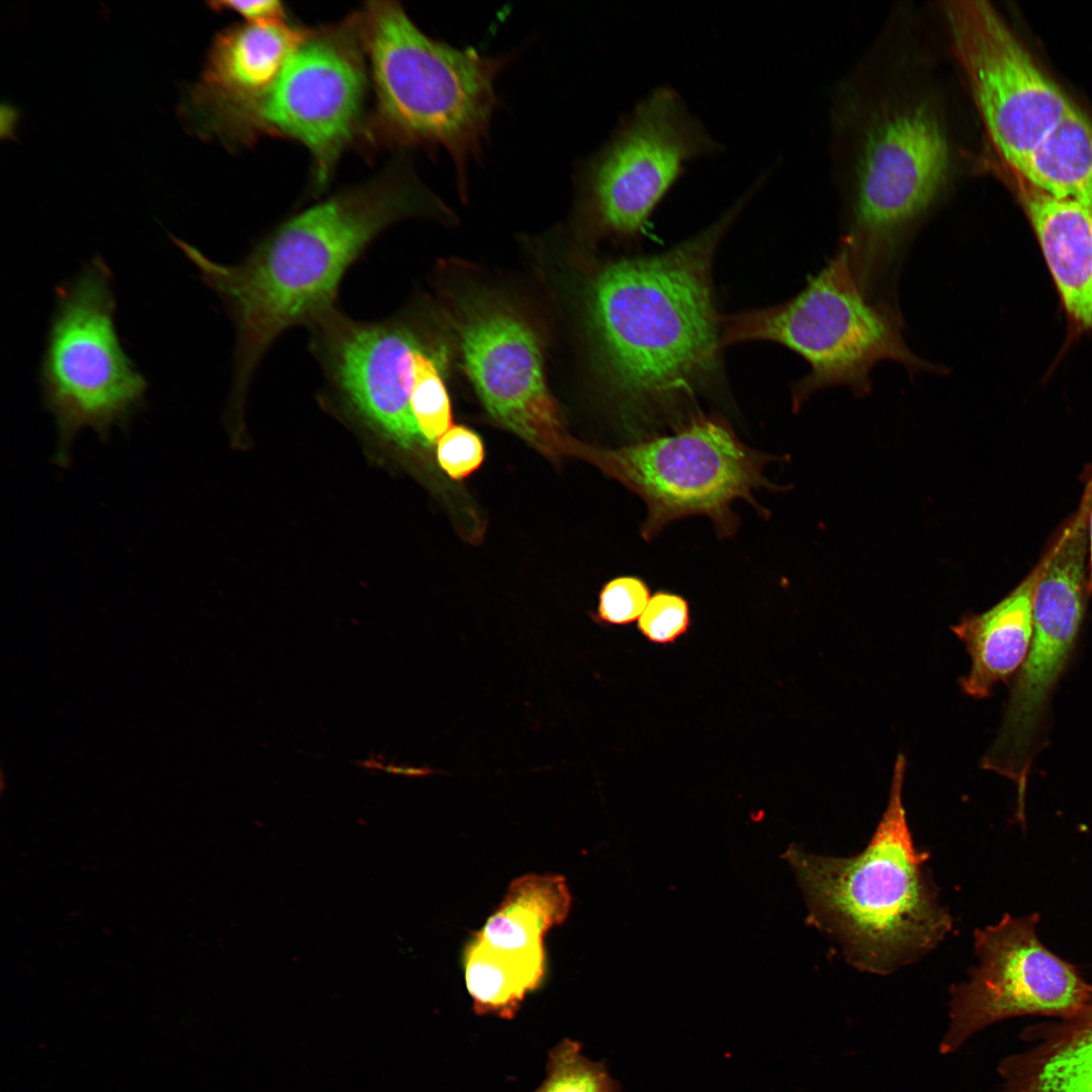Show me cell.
Returning a JSON list of instances; mask_svg holds the SVG:
<instances>
[{"label":"cell","instance_id":"12","mask_svg":"<svg viewBox=\"0 0 1092 1092\" xmlns=\"http://www.w3.org/2000/svg\"><path fill=\"white\" fill-rule=\"evenodd\" d=\"M940 10L987 133L1017 172L1073 104L989 2L945 1Z\"/></svg>","mask_w":1092,"mask_h":1092},{"label":"cell","instance_id":"23","mask_svg":"<svg viewBox=\"0 0 1092 1092\" xmlns=\"http://www.w3.org/2000/svg\"><path fill=\"white\" fill-rule=\"evenodd\" d=\"M411 407L427 445L435 443L452 424L450 398L439 364L421 347L414 359Z\"/></svg>","mask_w":1092,"mask_h":1092},{"label":"cell","instance_id":"19","mask_svg":"<svg viewBox=\"0 0 1092 1092\" xmlns=\"http://www.w3.org/2000/svg\"><path fill=\"white\" fill-rule=\"evenodd\" d=\"M570 907L571 895L562 876L525 875L511 883L475 936L503 950L543 947L545 933L566 919Z\"/></svg>","mask_w":1092,"mask_h":1092},{"label":"cell","instance_id":"29","mask_svg":"<svg viewBox=\"0 0 1092 1092\" xmlns=\"http://www.w3.org/2000/svg\"><path fill=\"white\" fill-rule=\"evenodd\" d=\"M362 765L364 767H367V768H373V769H379V770L381 769V770H384V771H387V772L398 774V775H406V776H419V775H424V774L428 772V770L424 769V768L423 769H420V768H405V767L403 768V767H398V766L386 765V764L380 763V761H378V760H376L374 758L366 759L365 761L362 762Z\"/></svg>","mask_w":1092,"mask_h":1092},{"label":"cell","instance_id":"18","mask_svg":"<svg viewBox=\"0 0 1092 1092\" xmlns=\"http://www.w3.org/2000/svg\"><path fill=\"white\" fill-rule=\"evenodd\" d=\"M1022 202L1063 306L1092 331V204L1025 188Z\"/></svg>","mask_w":1092,"mask_h":1092},{"label":"cell","instance_id":"20","mask_svg":"<svg viewBox=\"0 0 1092 1092\" xmlns=\"http://www.w3.org/2000/svg\"><path fill=\"white\" fill-rule=\"evenodd\" d=\"M463 967L475 1014L513 1019L526 995L542 984L544 946L503 950L474 936L464 950Z\"/></svg>","mask_w":1092,"mask_h":1092},{"label":"cell","instance_id":"6","mask_svg":"<svg viewBox=\"0 0 1092 1092\" xmlns=\"http://www.w3.org/2000/svg\"><path fill=\"white\" fill-rule=\"evenodd\" d=\"M902 330L893 300L867 294L838 248L793 298L724 317L722 344L769 341L803 357L810 370L793 386L797 411L813 393L832 386H847L857 396L868 394L874 367L886 360L902 364L911 375L944 374L943 366L910 350Z\"/></svg>","mask_w":1092,"mask_h":1092},{"label":"cell","instance_id":"9","mask_svg":"<svg viewBox=\"0 0 1092 1092\" xmlns=\"http://www.w3.org/2000/svg\"><path fill=\"white\" fill-rule=\"evenodd\" d=\"M722 148L673 88L657 87L581 166V204L599 231L641 237L689 165Z\"/></svg>","mask_w":1092,"mask_h":1092},{"label":"cell","instance_id":"17","mask_svg":"<svg viewBox=\"0 0 1092 1092\" xmlns=\"http://www.w3.org/2000/svg\"><path fill=\"white\" fill-rule=\"evenodd\" d=\"M1059 542L1060 532L1025 577L995 606L966 614L951 626L971 659L970 670L959 680L966 695L989 697L995 685L1022 665L1032 638L1034 594Z\"/></svg>","mask_w":1092,"mask_h":1092},{"label":"cell","instance_id":"21","mask_svg":"<svg viewBox=\"0 0 1092 1092\" xmlns=\"http://www.w3.org/2000/svg\"><path fill=\"white\" fill-rule=\"evenodd\" d=\"M1017 172L1046 195L1092 204V122L1073 105Z\"/></svg>","mask_w":1092,"mask_h":1092},{"label":"cell","instance_id":"8","mask_svg":"<svg viewBox=\"0 0 1092 1092\" xmlns=\"http://www.w3.org/2000/svg\"><path fill=\"white\" fill-rule=\"evenodd\" d=\"M115 310L112 273L100 256L57 289L39 373L58 429L57 464L70 462L81 430L107 438L145 403L148 383L120 344Z\"/></svg>","mask_w":1092,"mask_h":1092},{"label":"cell","instance_id":"7","mask_svg":"<svg viewBox=\"0 0 1092 1092\" xmlns=\"http://www.w3.org/2000/svg\"><path fill=\"white\" fill-rule=\"evenodd\" d=\"M583 456L643 500L640 535L647 542L670 523L697 515L709 518L720 538H729L739 527L734 502L744 499L767 518L754 492L786 489L764 474L778 457L745 445L714 415H692L670 434L641 437L618 449L585 448Z\"/></svg>","mask_w":1092,"mask_h":1092},{"label":"cell","instance_id":"5","mask_svg":"<svg viewBox=\"0 0 1092 1092\" xmlns=\"http://www.w3.org/2000/svg\"><path fill=\"white\" fill-rule=\"evenodd\" d=\"M359 23L380 118L390 135L400 144L445 150L464 191L468 166L488 138L496 78L511 57L434 39L396 2H371Z\"/></svg>","mask_w":1092,"mask_h":1092},{"label":"cell","instance_id":"28","mask_svg":"<svg viewBox=\"0 0 1092 1092\" xmlns=\"http://www.w3.org/2000/svg\"><path fill=\"white\" fill-rule=\"evenodd\" d=\"M1084 488L1088 491V494H1089V508H1088V518H1087L1088 551H1089V558H1088V569H1089L1088 589H1089V594L1091 596L1092 595V464L1085 471V487Z\"/></svg>","mask_w":1092,"mask_h":1092},{"label":"cell","instance_id":"10","mask_svg":"<svg viewBox=\"0 0 1092 1092\" xmlns=\"http://www.w3.org/2000/svg\"><path fill=\"white\" fill-rule=\"evenodd\" d=\"M1088 499L1060 529L1058 548L1033 600V632L996 738L981 765L1013 781L1017 815H1024L1027 778L1050 696L1079 633L1088 589Z\"/></svg>","mask_w":1092,"mask_h":1092},{"label":"cell","instance_id":"13","mask_svg":"<svg viewBox=\"0 0 1092 1092\" xmlns=\"http://www.w3.org/2000/svg\"><path fill=\"white\" fill-rule=\"evenodd\" d=\"M1038 914L1012 917L975 931L979 964L949 989V1023L939 1044L957 1052L975 1033L1011 1017L1040 1014L1062 1019L1092 1004V986L1050 951L1036 935Z\"/></svg>","mask_w":1092,"mask_h":1092},{"label":"cell","instance_id":"15","mask_svg":"<svg viewBox=\"0 0 1092 1092\" xmlns=\"http://www.w3.org/2000/svg\"><path fill=\"white\" fill-rule=\"evenodd\" d=\"M336 340L334 378L357 413L405 448L426 444L411 407L417 339L394 327L350 326Z\"/></svg>","mask_w":1092,"mask_h":1092},{"label":"cell","instance_id":"11","mask_svg":"<svg viewBox=\"0 0 1092 1092\" xmlns=\"http://www.w3.org/2000/svg\"><path fill=\"white\" fill-rule=\"evenodd\" d=\"M365 75L351 30L309 32L265 92L214 117L205 134L271 130L301 142L324 182L358 121Z\"/></svg>","mask_w":1092,"mask_h":1092},{"label":"cell","instance_id":"16","mask_svg":"<svg viewBox=\"0 0 1092 1092\" xmlns=\"http://www.w3.org/2000/svg\"><path fill=\"white\" fill-rule=\"evenodd\" d=\"M308 33L284 20L248 23L220 32L200 80L184 103L194 128L265 92Z\"/></svg>","mask_w":1092,"mask_h":1092},{"label":"cell","instance_id":"4","mask_svg":"<svg viewBox=\"0 0 1092 1092\" xmlns=\"http://www.w3.org/2000/svg\"><path fill=\"white\" fill-rule=\"evenodd\" d=\"M859 103L839 248L860 287L890 297L913 235L945 194L954 150L938 96L895 82Z\"/></svg>","mask_w":1092,"mask_h":1092},{"label":"cell","instance_id":"1","mask_svg":"<svg viewBox=\"0 0 1092 1092\" xmlns=\"http://www.w3.org/2000/svg\"><path fill=\"white\" fill-rule=\"evenodd\" d=\"M745 192L701 233L657 255L605 265L588 310L603 374L632 425L676 416L720 380L722 326L712 266L716 248L752 198Z\"/></svg>","mask_w":1092,"mask_h":1092},{"label":"cell","instance_id":"3","mask_svg":"<svg viewBox=\"0 0 1092 1092\" xmlns=\"http://www.w3.org/2000/svg\"><path fill=\"white\" fill-rule=\"evenodd\" d=\"M907 766L896 757L886 810L866 847L830 856L792 844L785 859L808 909V922L830 937L861 972L888 975L934 949L952 927L916 848L902 792Z\"/></svg>","mask_w":1092,"mask_h":1092},{"label":"cell","instance_id":"24","mask_svg":"<svg viewBox=\"0 0 1092 1092\" xmlns=\"http://www.w3.org/2000/svg\"><path fill=\"white\" fill-rule=\"evenodd\" d=\"M648 583L637 575H619L608 580L599 593V623L627 625L638 621L650 599Z\"/></svg>","mask_w":1092,"mask_h":1092},{"label":"cell","instance_id":"26","mask_svg":"<svg viewBox=\"0 0 1092 1092\" xmlns=\"http://www.w3.org/2000/svg\"><path fill=\"white\" fill-rule=\"evenodd\" d=\"M437 457L449 477L454 480L464 479L483 462L482 440L472 430L454 426L439 439Z\"/></svg>","mask_w":1092,"mask_h":1092},{"label":"cell","instance_id":"2","mask_svg":"<svg viewBox=\"0 0 1092 1092\" xmlns=\"http://www.w3.org/2000/svg\"><path fill=\"white\" fill-rule=\"evenodd\" d=\"M417 213L446 216L449 210L402 166L286 220L238 265L211 261L172 237L236 318V380H248L261 353L282 331L331 307L345 271L381 230Z\"/></svg>","mask_w":1092,"mask_h":1092},{"label":"cell","instance_id":"22","mask_svg":"<svg viewBox=\"0 0 1092 1092\" xmlns=\"http://www.w3.org/2000/svg\"><path fill=\"white\" fill-rule=\"evenodd\" d=\"M546 1077L534 1092H621L605 1062L581 1053V1044L563 1038L548 1053Z\"/></svg>","mask_w":1092,"mask_h":1092},{"label":"cell","instance_id":"27","mask_svg":"<svg viewBox=\"0 0 1092 1092\" xmlns=\"http://www.w3.org/2000/svg\"><path fill=\"white\" fill-rule=\"evenodd\" d=\"M209 6L217 10H233L250 20V23L284 20L283 5L276 0L214 1Z\"/></svg>","mask_w":1092,"mask_h":1092},{"label":"cell","instance_id":"25","mask_svg":"<svg viewBox=\"0 0 1092 1092\" xmlns=\"http://www.w3.org/2000/svg\"><path fill=\"white\" fill-rule=\"evenodd\" d=\"M690 623L688 601L673 592L659 589L650 597L637 621V627L649 641L667 644L682 636Z\"/></svg>","mask_w":1092,"mask_h":1092},{"label":"cell","instance_id":"14","mask_svg":"<svg viewBox=\"0 0 1092 1092\" xmlns=\"http://www.w3.org/2000/svg\"><path fill=\"white\" fill-rule=\"evenodd\" d=\"M466 372L490 416L548 457L570 449L532 329L506 308L475 306L462 322Z\"/></svg>","mask_w":1092,"mask_h":1092}]
</instances>
